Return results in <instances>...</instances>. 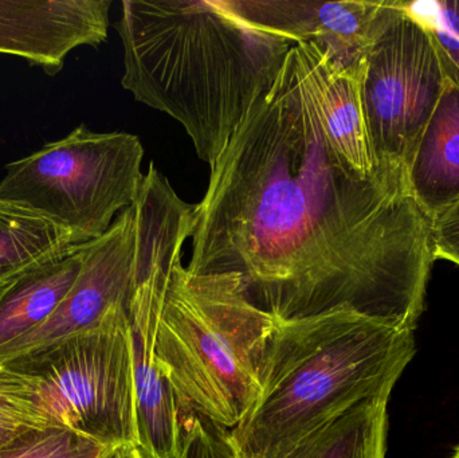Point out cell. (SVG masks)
<instances>
[{
  "instance_id": "cell-20",
  "label": "cell",
  "mask_w": 459,
  "mask_h": 458,
  "mask_svg": "<svg viewBox=\"0 0 459 458\" xmlns=\"http://www.w3.org/2000/svg\"><path fill=\"white\" fill-rule=\"evenodd\" d=\"M433 237L437 260L459 266V201L433 220Z\"/></svg>"
},
{
  "instance_id": "cell-19",
  "label": "cell",
  "mask_w": 459,
  "mask_h": 458,
  "mask_svg": "<svg viewBox=\"0 0 459 458\" xmlns=\"http://www.w3.org/2000/svg\"><path fill=\"white\" fill-rule=\"evenodd\" d=\"M190 433V458H239L229 440V430L198 416L183 419Z\"/></svg>"
},
{
  "instance_id": "cell-16",
  "label": "cell",
  "mask_w": 459,
  "mask_h": 458,
  "mask_svg": "<svg viewBox=\"0 0 459 458\" xmlns=\"http://www.w3.org/2000/svg\"><path fill=\"white\" fill-rule=\"evenodd\" d=\"M48 428L62 427L29 382L0 365V448L26 433Z\"/></svg>"
},
{
  "instance_id": "cell-14",
  "label": "cell",
  "mask_w": 459,
  "mask_h": 458,
  "mask_svg": "<svg viewBox=\"0 0 459 458\" xmlns=\"http://www.w3.org/2000/svg\"><path fill=\"white\" fill-rule=\"evenodd\" d=\"M78 247L73 237L56 223L0 203V288L31 269L66 257Z\"/></svg>"
},
{
  "instance_id": "cell-23",
  "label": "cell",
  "mask_w": 459,
  "mask_h": 458,
  "mask_svg": "<svg viewBox=\"0 0 459 458\" xmlns=\"http://www.w3.org/2000/svg\"><path fill=\"white\" fill-rule=\"evenodd\" d=\"M449 458H459V445L455 449V452H453L452 456Z\"/></svg>"
},
{
  "instance_id": "cell-13",
  "label": "cell",
  "mask_w": 459,
  "mask_h": 458,
  "mask_svg": "<svg viewBox=\"0 0 459 458\" xmlns=\"http://www.w3.org/2000/svg\"><path fill=\"white\" fill-rule=\"evenodd\" d=\"M85 245L0 288V349L42 325L58 308L80 273Z\"/></svg>"
},
{
  "instance_id": "cell-17",
  "label": "cell",
  "mask_w": 459,
  "mask_h": 458,
  "mask_svg": "<svg viewBox=\"0 0 459 458\" xmlns=\"http://www.w3.org/2000/svg\"><path fill=\"white\" fill-rule=\"evenodd\" d=\"M109 446L65 428L32 430L0 448V458H101Z\"/></svg>"
},
{
  "instance_id": "cell-10",
  "label": "cell",
  "mask_w": 459,
  "mask_h": 458,
  "mask_svg": "<svg viewBox=\"0 0 459 458\" xmlns=\"http://www.w3.org/2000/svg\"><path fill=\"white\" fill-rule=\"evenodd\" d=\"M110 7V0H0V54L56 75L70 51L107 40Z\"/></svg>"
},
{
  "instance_id": "cell-6",
  "label": "cell",
  "mask_w": 459,
  "mask_h": 458,
  "mask_svg": "<svg viewBox=\"0 0 459 458\" xmlns=\"http://www.w3.org/2000/svg\"><path fill=\"white\" fill-rule=\"evenodd\" d=\"M23 376L59 427L139 448L129 311L0 363Z\"/></svg>"
},
{
  "instance_id": "cell-12",
  "label": "cell",
  "mask_w": 459,
  "mask_h": 458,
  "mask_svg": "<svg viewBox=\"0 0 459 458\" xmlns=\"http://www.w3.org/2000/svg\"><path fill=\"white\" fill-rule=\"evenodd\" d=\"M363 67L344 69L321 48L318 56V83L324 125L332 144L342 159L364 177L379 169L375 166L367 134L361 101Z\"/></svg>"
},
{
  "instance_id": "cell-4",
  "label": "cell",
  "mask_w": 459,
  "mask_h": 458,
  "mask_svg": "<svg viewBox=\"0 0 459 458\" xmlns=\"http://www.w3.org/2000/svg\"><path fill=\"white\" fill-rule=\"evenodd\" d=\"M182 257L167 274L156 355L183 419L198 416L231 430L258 398L277 319L251 301L239 274H193Z\"/></svg>"
},
{
  "instance_id": "cell-15",
  "label": "cell",
  "mask_w": 459,
  "mask_h": 458,
  "mask_svg": "<svg viewBox=\"0 0 459 458\" xmlns=\"http://www.w3.org/2000/svg\"><path fill=\"white\" fill-rule=\"evenodd\" d=\"M388 400L363 401L305 441L289 458H385Z\"/></svg>"
},
{
  "instance_id": "cell-7",
  "label": "cell",
  "mask_w": 459,
  "mask_h": 458,
  "mask_svg": "<svg viewBox=\"0 0 459 458\" xmlns=\"http://www.w3.org/2000/svg\"><path fill=\"white\" fill-rule=\"evenodd\" d=\"M446 80L434 38L399 0L395 15L369 48L361 82L367 134L377 169L407 177Z\"/></svg>"
},
{
  "instance_id": "cell-22",
  "label": "cell",
  "mask_w": 459,
  "mask_h": 458,
  "mask_svg": "<svg viewBox=\"0 0 459 458\" xmlns=\"http://www.w3.org/2000/svg\"><path fill=\"white\" fill-rule=\"evenodd\" d=\"M185 424V422H183ZM177 458H190V433L185 425V444H183L182 451L178 454Z\"/></svg>"
},
{
  "instance_id": "cell-9",
  "label": "cell",
  "mask_w": 459,
  "mask_h": 458,
  "mask_svg": "<svg viewBox=\"0 0 459 458\" xmlns=\"http://www.w3.org/2000/svg\"><path fill=\"white\" fill-rule=\"evenodd\" d=\"M235 13L294 46L313 42L344 69L366 66L369 48L391 21L399 0H229Z\"/></svg>"
},
{
  "instance_id": "cell-21",
  "label": "cell",
  "mask_w": 459,
  "mask_h": 458,
  "mask_svg": "<svg viewBox=\"0 0 459 458\" xmlns=\"http://www.w3.org/2000/svg\"><path fill=\"white\" fill-rule=\"evenodd\" d=\"M101 458H145L137 446L126 445L110 449Z\"/></svg>"
},
{
  "instance_id": "cell-1",
  "label": "cell",
  "mask_w": 459,
  "mask_h": 458,
  "mask_svg": "<svg viewBox=\"0 0 459 458\" xmlns=\"http://www.w3.org/2000/svg\"><path fill=\"white\" fill-rule=\"evenodd\" d=\"M317 43L289 50L193 210V274L237 273L275 319L348 308L415 331L436 263L406 175L356 172L325 131Z\"/></svg>"
},
{
  "instance_id": "cell-5",
  "label": "cell",
  "mask_w": 459,
  "mask_h": 458,
  "mask_svg": "<svg viewBox=\"0 0 459 458\" xmlns=\"http://www.w3.org/2000/svg\"><path fill=\"white\" fill-rule=\"evenodd\" d=\"M144 147L128 132L80 125L64 139L5 166L0 203L46 218L78 246L104 236L139 198Z\"/></svg>"
},
{
  "instance_id": "cell-11",
  "label": "cell",
  "mask_w": 459,
  "mask_h": 458,
  "mask_svg": "<svg viewBox=\"0 0 459 458\" xmlns=\"http://www.w3.org/2000/svg\"><path fill=\"white\" fill-rule=\"evenodd\" d=\"M407 180L431 220L459 201V88L449 80L415 148Z\"/></svg>"
},
{
  "instance_id": "cell-8",
  "label": "cell",
  "mask_w": 459,
  "mask_h": 458,
  "mask_svg": "<svg viewBox=\"0 0 459 458\" xmlns=\"http://www.w3.org/2000/svg\"><path fill=\"white\" fill-rule=\"evenodd\" d=\"M139 198L118 214L109 230L88 242L74 284L39 327L0 349V363L59 339L101 327L129 311L140 272Z\"/></svg>"
},
{
  "instance_id": "cell-18",
  "label": "cell",
  "mask_w": 459,
  "mask_h": 458,
  "mask_svg": "<svg viewBox=\"0 0 459 458\" xmlns=\"http://www.w3.org/2000/svg\"><path fill=\"white\" fill-rule=\"evenodd\" d=\"M402 7L429 30L447 80L459 88V0H402Z\"/></svg>"
},
{
  "instance_id": "cell-2",
  "label": "cell",
  "mask_w": 459,
  "mask_h": 458,
  "mask_svg": "<svg viewBox=\"0 0 459 458\" xmlns=\"http://www.w3.org/2000/svg\"><path fill=\"white\" fill-rule=\"evenodd\" d=\"M116 29L123 88L180 123L210 169L294 46L248 23L229 0H124Z\"/></svg>"
},
{
  "instance_id": "cell-3",
  "label": "cell",
  "mask_w": 459,
  "mask_h": 458,
  "mask_svg": "<svg viewBox=\"0 0 459 458\" xmlns=\"http://www.w3.org/2000/svg\"><path fill=\"white\" fill-rule=\"evenodd\" d=\"M414 333L348 308L277 319L258 398L228 432L235 454L289 458L359 403L390 397L417 352Z\"/></svg>"
}]
</instances>
